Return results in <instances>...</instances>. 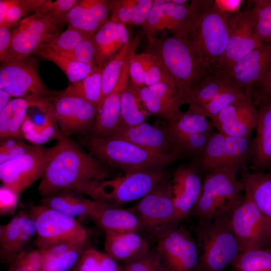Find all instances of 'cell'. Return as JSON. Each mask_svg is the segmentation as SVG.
<instances>
[{
    "label": "cell",
    "instance_id": "obj_23",
    "mask_svg": "<svg viewBox=\"0 0 271 271\" xmlns=\"http://www.w3.org/2000/svg\"><path fill=\"white\" fill-rule=\"evenodd\" d=\"M104 232L105 252L121 265L144 255L153 248L148 238L139 232Z\"/></svg>",
    "mask_w": 271,
    "mask_h": 271
},
{
    "label": "cell",
    "instance_id": "obj_5",
    "mask_svg": "<svg viewBox=\"0 0 271 271\" xmlns=\"http://www.w3.org/2000/svg\"><path fill=\"white\" fill-rule=\"evenodd\" d=\"M169 179L164 170L124 173L122 176L100 181H91L68 189L108 205L120 207L140 199L158 185Z\"/></svg>",
    "mask_w": 271,
    "mask_h": 271
},
{
    "label": "cell",
    "instance_id": "obj_46",
    "mask_svg": "<svg viewBox=\"0 0 271 271\" xmlns=\"http://www.w3.org/2000/svg\"><path fill=\"white\" fill-rule=\"evenodd\" d=\"M91 35L69 27L66 30L56 35L41 48H47L59 54L69 53Z\"/></svg>",
    "mask_w": 271,
    "mask_h": 271
},
{
    "label": "cell",
    "instance_id": "obj_60",
    "mask_svg": "<svg viewBox=\"0 0 271 271\" xmlns=\"http://www.w3.org/2000/svg\"><path fill=\"white\" fill-rule=\"evenodd\" d=\"M33 146L26 144L21 141L9 151L0 153V164L23 156L30 151Z\"/></svg>",
    "mask_w": 271,
    "mask_h": 271
},
{
    "label": "cell",
    "instance_id": "obj_21",
    "mask_svg": "<svg viewBox=\"0 0 271 271\" xmlns=\"http://www.w3.org/2000/svg\"><path fill=\"white\" fill-rule=\"evenodd\" d=\"M109 137L124 139L156 153L177 155L167 126L152 125L147 121L131 126L118 127Z\"/></svg>",
    "mask_w": 271,
    "mask_h": 271
},
{
    "label": "cell",
    "instance_id": "obj_31",
    "mask_svg": "<svg viewBox=\"0 0 271 271\" xmlns=\"http://www.w3.org/2000/svg\"><path fill=\"white\" fill-rule=\"evenodd\" d=\"M92 221L104 232L142 233L141 220L132 208L126 209L107 205Z\"/></svg>",
    "mask_w": 271,
    "mask_h": 271
},
{
    "label": "cell",
    "instance_id": "obj_51",
    "mask_svg": "<svg viewBox=\"0 0 271 271\" xmlns=\"http://www.w3.org/2000/svg\"><path fill=\"white\" fill-rule=\"evenodd\" d=\"M138 0L110 1V20L124 25H129L133 18Z\"/></svg>",
    "mask_w": 271,
    "mask_h": 271
},
{
    "label": "cell",
    "instance_id": "obj_17",
    "mask_svg": "<svg viewBox=\"0 0 271 271\" xmlns=\"http://www.w3.org/2000/svg\"><path fill=\"white\" fill-rule=\"evenodd\" d=\"M271 67V42H262L218 76L252 94L262 85Z\"/></svg>",
    "mask_w": 271,
    "mask_h": 271
},
{
    "label": "cell",
    "instance_id": "obj_35",
    "mask_svg": "<svg viewBox=\"0 0 271 271\" xmlns=\"http://www.w3.org/2000/svg\"><path fill=\"white\" fill-rule=\"evenodd\" d=\"M28 211H20L6 224L0 225V258L2 263L9 266L17 255L22 223Z\"/></svg>",
    "mask_w": 271,
    "mask_h": 271
},
{
    "label": "cell",
    "instance_id": "obj_1",
    "mask_svg": "<svg viewBox=\"0 0 271 271\" xmlns=\"http://www.w3.org/2000/svg\"><path fill=\"white\" fill-rule=\"evenodd\" d=\"M54 146L38 187L42 198L80 184L103 181L111 176L109 167L68 137L58 139Z\"/></svg>",
    "mask_w": 271,
    "mask_h": 271
},
{
    "label": "cell",
    "instance_id": "obj_11",
    "mask_svg": "<svg viewBox=\"0 0 271 271\" xmlns=\"http://www.w3.org/2000/svg\"><path fill=\"white\" fill-rule=\"evenodd\" d=\"M252 143L250 138H237L214 132L203 151L192 163L202 176L211 171L228 166L241 169L250 160Z\"/></svg>",
    "mask_w": 271,
    "mask_h": 271
},
{
    "label": "cell",
    "instance_id": "obj_27",
    "mask_svg": "<svg viewBox=\"0 0 271 271\" xmlns=\"http://www.w3.org/2000/svg\"><path fill=\"white\" fill-rule=\"evenodd\" d=\"M239 179L243 191L254 202L271 232V171L250 172L246 166Z\"/></svg>",
    "mask_w": 271,
    "mask_h": 271
},
{
    "label": "cell",
    "instance_id": "obj_8",
    "mask_svg": "<svg viewBox=\"0 0 271 271\" xmlns=\"http://www.w3.org/2000/svg\"><path fill=\"white\" fill-rule=\"evenodd\" d=\"M142 225V233L155 242L165 231L180 224L171 180L158 185L132 207Z\"/></svg>",
    "mask_w": 271,
    "mask_h": 271
},
{
    "label": "cell",
    "instance_id": "obj_45",
    "mask_svg": "<svg viewBox=\"0 0 271 271\" xmlns=\"http://www.w3.org/2000/svg\"><path fill=\"white\" fill-rule=\"evenodd\" d=\"M248 95H250L246 93L243 90L233 86L204 104L189 108L211 119L227 106L241 100Z\"/></svg>",
    "mask_w": 271,
    "mask_h": 271
},
{
    "label": "cell",
    "instance_id": "obj_40",
    "mask_svg": "<svg viewBox=\"0 0 271 271\" xmlns=\"http://www.w3.org/2000/svg\"><path fill=\"white\" fill-rule=\"evenodd\" d=\"M257 116V109L251 100L234 120L215 128L218 132L228 136L250 138L251 131L255 128Z\"/></svg>",
    "mask_w": 271,
    "mask_h": 271
},
{
    "label": "cell",
    "instance_id": "obj_3",
    "mask_svg": "<svg viewBox=\"0 0 271 271\" xmlns=\"http://www.w3.org/2000/svg\"><path fill=\"white\" fill-rule=\"evenodd\" d=\"M191 3L193 15L185 32L190 36L210 72L216 75L221 67L236 14L220 13L214 1H192Z\"/></svg>",
    "mask_w": 271,
    "mask_h": 271
},
{
    "label": "cell",
    "instance_id": "obj_62",
    "mask_svg": "<svg viewBox=\"0 0 271 271\" xmlns=\"http://www.w3.org/2000/svg\"><path fill=\"white\" fill-rule=\"evenodd\" d=\"M9 7V0H0V25L5 24Z\"/></svg>",
    "mask_w": 271,
    "mask_h": 271
},
{
    "label": "cell",
    "instance_id": "obj_15",
    "mask_svg": "<svg viewBox=\"0 0 271 271\" xmlns=\"http://www.w3.org/2000/svg\"><path fill=\"white\" fill-rule=\"evenodd\" d=\"M96 112L97 107L88 101L60 91L50 101L45 114L58 124L62 138L73 134H92Z\"/></svg>",
    "mask_w": 271,
    "mask_h": 271
},
{
    "label": "cell",
    "instance_id": "obj_58",
    "mask_svg": "<svg viewBox=\"0 0 271 271\" xmlns=\"http://www.w3.org/2000/svg\"><path fill=\"white\" fill-rule=\"evenodd\" d=\"M153 3L154 0H138L135 14L129 25L142 26L150 13Z\"/></svg>",
    "mask_w": 271,
    "mask_h": 271
},
{
    "label": "cell",
    "instance_id": "obj_14",
    "mask_svg": "<svg viewBox=\"0 0 271 271\" xmlns=\"http://www.w3.org/2000/svg\"><path fill=\"white\" fill-rule=\"evenodd\" d=\"M229 220L241 251L271 249V232L254 202L245 194L230 209Z\"/></svg>",
    "mask_w": 271,
    "mask_h": 271
},
{
    "label": "cell",
    "instance_id": "obj_42",
    "mask_svg": "<svg viewBox=\"0 0 271 271\" xmlns=\"http://www.w3.org/2000/svg\"><path fill=\"white\" fill-rule=\"evenodd\" d=\"M131 42L129 40L126 43L103 68L102 92L99 103L111 91L120 78L130 53Z\"/></svg>",
    "mask_w": 271,
    "mask_h": 271
},
{
    "label": "cell",
    "instance_id": "obj_29",
    "mask_svg": "<svg viewBox=\"0 0 271 271\" xmlns=\"http://www.w3.org/2000/svg\"><path fill=\"white\" fill-rule=\"evenodd\" d=\"M49 105L40 103L27 99L13 98L0 110V137L24 139L23 125L27 117V110L30 107H37L45 113Z\"/></svg>",
    "mask_w": 271,
    "mask_h": 271
},
{
    "label": "cell",
    "instance_id": "obj_61",
    "mask_svg": "<svg viewBox=\"0 0 271 271\" xmlns=\"http://www.w3.org/2000/svg\"><path fill=\"white\" fill-rule=\"evenodd\" d=\"M242 0H215L217 10L222 14H235L239 13L243 3Z\"/></svg>",
    "mask_w": 271,
    "mask_h": 271
},
{
    "label": "cell",
    "instance_id": "obj_36",
    "mask_svg": "<svg viewBox=\"0 0 271 271\" xmlns=\"http://www.w3.org/2000/svg\"><path fill=\"white\" fill-rule=\"evenodd\" d=\"M132 87L144 108L150 115H156L169 122L181 113L180 107L170 103L156 94L149 87Z\"/></svg>",
    "mask_w": 271,
    "mask_h": 271
},
{
    "label": "cell",
    "instance_id": "obj_24",
    "mask_svg": "<svg viewBox=\"0 0 271 271\" xmlns=\"http://www.w3.org/2000/svg\"><path fill=\"white\" fill-rule=\"evenodd\" d=\"M257 107L256 136L249 160L253 173L271 171V102Z\"/></svg>",
    "mask_w": 271,
    "mask_h": 271
},
{
    "label": "cell",
    "instance_id": "obj_52",
    "mask_svg": "<svg viewBox=\"0 0 271 271\" xmlns=\"http://www.w3.org/2000/svg\"><path fill=\"white\" fill-rule=\"evenodd\" d=\"M122 271H161L154 247L144 255L121 265Z\"/></svg>",
    "mask_w": 271,
    "mask_h": 271
},
{
    "label": "cell",
    "instance_id": "obj_49",
    "mask_svg": "<svg viewBox=\"0 0 271 271\" xmlns=\"http://www.w3.org/2000/svg\"><path fill=\"white\" fill-rule=\"evenodd\" d=\"M46 2L47 0H9L8 13L3 25L14 28L25 16L35 12Z\"/></svg>",
    "mask_w": 271,
    "mask_h": 271
},
{
    "label": "cell",
    "instance_id": "obj_28",
    "mask_svg": "<svg viewBox=\"0 0 271 271\" xmlns=\"http://www.w3.org/2000/svg\"><path fill=\"white\" fill-rule=\"evenodd\" d=\"M129 80L132 86H150L172 81L158 59L147 52H133L128 61Z\"/></svg>",
    "mask_w": 271,
    "mask_h": 271
},
{
    "label": "cell",
    "instance_id": "obj_44",
    "mask_svg": "<svg viewBox=\"0 0 271 271\" xmlns=\"http://www.w3.org/2000/svg\"><path fill=\"white\" fill-rule=\"evenodd\" d=\"M249 2L257 38L261 42H271V0Z\"/></svg>",
    "mask_w": 271,
    "mask_h": 271
},
{
    "label": "cell",
    "instance_id": "obj_7",
    "mask_svg": "<svg viewBox=\"0 0 271 271\" xmlns=\"http://www.w3.org/2000/svg\"><path fill=\"white\" fill-rule=\"evenodd\" d=\"M241 170L239 167L228 166L203 175L201 193L189 216L195 217L198 223H204L229 211L243 191L236 177Z\"/></svg>",
    "mask_w": 271,
    "mask_h": 271
},
{
    "label": "cell",
    "instance_id": "obj_43",
    "mask_svg": "<svg viewBox=\"0 0 271 271\" xmlns=\"http://www.w3.org/2000/svg\"><path fill=\"white\" fill-rule=\"evenodd\" d=\"M230 265L231 271H271V249L242 251Z\"/></svg>",
    "mask_w": 271,
    "mask_h": 271
},
{
    "label": "cell",
    "instance_id": "obj_19",
    "mask_svg": "<svg viewBox=\"0 0 271 271\" xmlns=\"http://www.w3.org/2000/svg\"><path fill=\"white\" fill-rule=\"evenodd\" d=\"M179 220L189 217L201 193L203 176L193 164L179 166L171 180Z\"/></svg>",
    "mask_w": 271,
    "mask_h": 271
},
{
    "label": "cell",
    "instance_id": "obj_37",
    "mask_svg": "<svg viewBox=\"0 0 271 271\" xmlns=\"http://www.w3.org/2000/svg\"><path fill=\"white\" fill-rule=\"evenodd\" d=\"M35 54L55 64L64 73L71 84L84 78L96 66L65 57L45 48L39 49Z\"/></svg>",
    "mask_w": 271,
    "mask_h": 271
},
{
    "label": "cell",
    "instance_id": "obj_6",
    "mask_svg": "<svg viewBox=\"0 0 271 271\" xmlns=\"http://www.w3.org/2000/svg\"><path fill=\"white\" fill-rule=\"evenodd\" d=\"M230 210L195 226L198 271H224L241 252L230 226Z\"/></svg>",
    "mask_w": 271,
    "mask_h": 271
},
{
    "label": "cell",
    "instance_id": "obj_48",
    "mask_svg": "<svg viewBox=\"0 0 271 271\" xmlns=\"http://www.w3.org/2000/svg\"><path fill=\"white\" fill-rule=\"evenodd\" d=\"M44 255V249L38 248L29 251L25 249L15 257L7 271H41Z\"/></svg>",
    "mask_w": 271,
    "mask_h": 271
},
{
    "label": "cell",
    "instance_id": "obj_18",
    "mask_svg": "<svg viewBox=\"0 0 271 271\" xmlns=\"http://www.w3.org/2000/svg\"><path fill=\"white\" fill-rule=\"evenodd\" d=\"M261 43L257 38L249 7L235 15L218 76L238 62Z\"/></svg>",
    "mask_w": 271,
    "mask_h": 271
},
{
    "label": "cell",
    "instance_id": "obj_2",
    "mask_svg": "<svg viewBox=\"0 0 271 271\" xmlns=\"http://www.w3.org/2000/svg\"><path fill=\"white\" fill-rule=\"evenodd\" d=\"M147 39V52L162 64L182 101L192 88L212 74L187 33L161 38L152 36Z\"/></svg>",
    "mask_w": 271,
    "mask_h": 271
},
{
    "label": "cell",
    "instance_id": "obj_63",
    "mask_svg": "<svg viewBox=\"0 0 271 271\" xmlns=\"http://www.w3.org/2000/svg\"><path fill=\"white\" fill-rule=\"evenodd\" d=\"M13 98L8 92L0 89V110L5 107Z\"/></svg>",
    "mask_w": 271,
    "mask_h": 271
},
{
    "label": "cell",
    "instance_id": "obj_55",
    "mask_svg": "<svg viewBox=\"0 0 271 271\" xmlns=\"http://www.w3.org/2000/svg\"><path fill=\"white\" fill-rule=\"evenodd\" d=\"M36 234L37 231L35 220L29 211H28L21 228L19 239L16 248L17 255L25 250L26 246L36 236Z\"/></svg>",
    "mask_w": 271,
    "mask_h": 271
},
{
    "label": "cell",
    "instance_id": "obj_20",
    "mask_svg": "<svg viewBox=\"0 0 271 271\" xmlns=\"http://www.w3.org/2000/svg\"><path fill=\"white\" fill-rule=\"evenodd\" d=\"M138 44L137 41L131 42L130 53L120 78L111 91L98 104L91 135L99 138L109 137L118 127L121 94L129 82L128 61Z\"/></svg>",
    "mask_w": 271,
    "mask_h": 271
},
{
    "label": "cell",
    "instance_id": "obj_53",
    "mask_svg": "<svg viewBox=\"0 0 271 271\" xmlns=\"http://www.w3.org/2000/svg\"><path fill=\"white\" fill-rule=\"evenodd\" d=\"M93 35L84 39L72 51L60 55L82 63L96 65Z\"/></svg>",
    "mask_w": 271,
    "mask_h": 271
},
{
    "label": "cell",
    "instance_id": "obj_4",
    "mask_svg": "<svg viewBox=\"0 0 271 271\" xmlns=\"http://www.w3.org/2000/svg\"><path fill=\"white\" fill-rule=\"evenodd\" d=\"M78 142L102 163L124 173L163 170L180 158L156 153L117 137L81 135Z\"/></svg>",
    "mask_w": 271,
    "mask_h": 271
},
{
    "label": "cell",
    "instance_id": "obj_22",
    "mask_svg": "<svg viewBox=\"0 0 271 271\" xmlns=\"http://www.w3.org/2000/svg\"><path fill=\"white\" fill-rule=\"evenodd\" d=\"M39 204L82 220L91 221L107 204L84 197L71 190H64L42 198Z\"/></svg>",
    "mask_w": 271,
    "mask_h": 271
},
{
    "label": "cell",
    "instance_id": "obj_26",
    "mask_svg": "<svg viewBox=\"0 0 271 271\" xmlns=\"http://www.w3.org/2000/svg\"><path fill=\"white\" fill-rule=\"evenodd\" d=\"M95 61L99 67L112 59L130 40L126 25L109 20L93 35Z\"/></svg>",
    "mask_w": 271,
    "mask_h": 271
},
{
    "label": "cell",
    "instance_id": "obj_50",
    "mask_svg": "<svg viewBox=\"0 0 271 271\" xmlns=\"http://www.w3.org/2000/svg\"><path fill=\"white\" fill-rule=\"evenodd\" d=\"M79 0H47L46 3L35 12L48 15L63 25L71 9Z\"/></svg>",
    "mask_w": 271,
    "mask_h": 271
},
{
    "label": "cell",
    "instance_id": "obj_41",
    "mask_svg": "<svg viewBox=\"0 0 271 271\" xmlns=\"http://www.w3.org/2000/svg\"><path fill=\"white\" fill-rule=\"evenodd\" d=\"M72 271H122V266L105 252L90 245L72 268Z\"/></svg>",
    "mask_w": 271,
    "mask_h": 271
},
{
    "label": "cell",
    "instance_id": "obj_10",
    "mask_svg": "<svg viewBox=\"0 0 271 271\" xmlns=\"http://www.w3.org/2000/svg\"><path fill=\"white\" fill-rule=\"evenodd\" d=\"M29 211L36 224L38 248L47 249L62 242L88 239L87 230L76 218L40 204Z\"/></svg>",
    "mask_w": 271,
    "mask_h": 271
},
{
    "label": "cell",
    "instance_id": "obj_38",
    "mask_svg": "<svg viewBox=\"0 0 271 271\" xmlns=\"http://www.w3.org/2000/svg\"><path fill=\"white\" fill-rule=\"evenodd\" d=\"M150 115L144 108L129 80L121 94L118 127L131 126L147 122Z\"/></svg>",
    "mask_w": 271,
    "mask_h": 271
},
{
    "label": "cell",
    "instance_id": "obj_32",
    "mask_svg": "<svg viewBox=\"0 0 271 271\" xmlns=\"http://www.w3.org/2000/svg\"><path fill=\"white\" fill-rule=\"evenodd\" d=\"M167 126L171 141L192 134L212 132L214 128L210 119L189 108L168 122Z\"/></svg>",
    "mask_w": 271,
    "mask_h": 271
},
{
    "label": "cell",
    "instance_id": "obj_34",
    "mask_svg": "<svg viewBox=\"0 0 271 271\" xmlns=\"http://www.w3.org/2000/svg\"><path fill=\"white\" fill-rule=\"evenodd\" d=\"M161 21L160 31L167 29L174 35L185 32L189 28L193 15L191 3L178 4L165 0Z\"/></svg>",
    "mask_w": 271,
    "mask_h": 271
},
{
    "label": "cell",
    "instance_id": "obj_39",
    "mask_svg": "<svg viewBox=\"0 0 271 271\" xmlns=\"http://www.w3.org/2000/svg\"><path fill=\"white\" fill-rule=\"evenodd\" d=\"M102 69L96 66L84 78L62 91L83 98L97 107L101 96Z\"/></svg>",
    "mask_w": 271,
    "mask_h": 271
},
{
    "label": "cell",
    "instance_id": "obj_54",
    "mask_svg": "<svg viewBox=\"0 0 271 271\" xmlns=\"http://www.w3.org/2000/svg\"><path fill=\"white\" fill-rule=\"evenodd\" d=\"M251 100H252L251 96L248 95L245 98L225 107L210 119L214 127L234 120L239 115L246 105Z\"/></svg>",
    "mask_w": 271,
    "mask_h": 271
},
{
    "label": "cell",
    "instance_id": "obj_59",
    "mask_svg": "<svg viewBox=\"0 0 271 271\" xmlns=\"http://www.w3.org/2000/svg\"><path fill=\"white\" fill-rule=\"evenodd\" d=\"M12 30L11 27L6 25H0V61L4 62L10 47Z\"/></svg>",
    "mask_w": 271,
    "mask_h": 271
},
{
    "label": "cell",
    "instance_id": "obj_13",
    "mask_svg": "<svg viewBox=\"0 0 271 271\" xmlns=\"http://www.w3.org/2000/svg\"><path fill=\"white\" fill-rule=\"evenodd\" d=\"M0 89L13 98L49 104L58 92L49 89L41 80L34 62L24 60L2 63Z\"/></svg>",
    "mask_w": 271,
    "mask_h": 271
},
{
    "label": "cell",
    "instance_id": "obj_30",
    "mask_svg": "<svg viewBox=\"0 0 271 271\" xmlns=\"http://www.w3.org/2000/svg\"><path fill=\"white\" fill-rule=\"evenodd\" d=\"M90 245L87 239L66 241L44 249V262L41 271H68L72 269Z\"/></svg>",
    "mask_w": 271,
    "mask_h": 271
},
{
    "label": "cell",
    "instance_id": "obj_33",
    "mask_svg": "<svg viewBox=\"0 0 271 271\" xmlns=\"http://www.w3.org/2000/svg\"><path fill=\"white\" fill-rule=\"evenodd\" d=\"M233 86L225 79L211 74L192 88L183 98L182 101L183 104H188L189 107L199 106Z\"/></svg>",
    "mask_w": 271,
    "mask_h": 271
},
{
    "label": "cell",
    "instance_id": "obj_57",
    "mask_svg": "<svg viewBox=\"0 0 271 271\" xmlns=\"http://www.w3.org/2000/svg\"><path fill=\"white\" fill-rule=\"evenodd\" d=\"M252 99L256 107L271 102V67L261 86L252 94Z\"/></svg>",
    "mask_w": 271,
    "mask_h": 271
},
{
    "label": "cell",
    "instance_id": "obj_9",
    "mask_svg": "<svg viewBox=\"0 0 271 271\" xmlns=\"http://www.w3.org/2000/svg\"><path fill=\"white\" fill-rule=\"evenodd\" d=\"M62 26L38 12L24 18L13 29L8 53L2 63L25 60L60 33Z\"/></svg>",
    "mask_w": 271,
    "mask_h": 271
},
{
    "label": "cell",
    "instance_id": "obj_25",
    "mask_svg": "<svg viewBox=\"0 0 271 271\" xmlns=\"http://www.w3.org/2000/svg\"><path fill=\"white\" fill-rule=\"evenodd\" d=\"M110 1L79 0L69 13L66 23L83 32L93 34L106 23Z\"/></svg>",
    "mask_w": 271,
    "mask_h": 271
},
{
    "label": "cell",
    "instance_id": "obj_47",
    "mask_svg": "<svg viewBox=\"0 0 271 271\" xmlns=\"http://www.w3.org/2000/svg\"><path fill=\"white\" fill-rule=\"evenodd\" d=\"M214 132L194 133L172 140L175 154L180 158L185 155L193 156L194 158L197 156L203 151Z\"/></svg>",
    "mask_w": 271,
    "mask_h": 271
},
{
    "label": "cell",
    "instance_id": "obj_16",
    "mask_svg": "<svg viewBox=\"0 0 271 271\" xmlns=\"http://www.w3.org/2000/svg\"><path fill=\"white\" fill-rule=\"evenodd\" d=\"M54 151L35 145L23 156L0 164V179L3 185L19 195L41 179Z\"/></svg>",
    "mask_w": 271,
    "mask_h": 271
},
{
    "label": "cell",
    "instance_id": "obj_56",
    "mask_svg": "<svg viewBox=\"0 0 271 271\" xmlns=\"http://www.w3.org/2000/svg\"><path fill=\"white\" fill-rule=\"evenodd\" d=\"M20 195L3 185L1 187L0 213L1 216H9L14 213L19 202Z\"/></svg>",
    "mask_w": 271,
    "mask_h": 271
},
{
    "label": "cell",
    "instance_id": "obj_12",
    "mask_svg": "<svg viewBox=\"0 0 271 271\" xmlns=\"http://www.w3.org/2000/svg\"><path fill=\"white\" fill-rule=\"evenodd\" d=\"M161 271H198L199 253L195 238L178 225L161 234L154 247Z\"/></svg>",
    "mask_w": 271,
    "mask_h": 271
}]
</instances>
